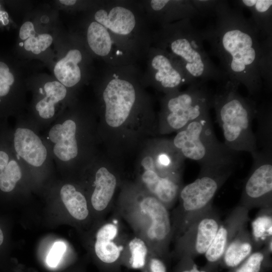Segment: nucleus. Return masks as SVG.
I'll return each mask as SVG.
<instances>
[{"mask_svg":"<svg viewBox=\"0 0 272 272\" xmlns=\"http://www.w3.org/2000/svg\"><path fill=\"white\" fill-rule=\"evenodd\" d=\"M249 211L238 205L221 221L216 234L209 248L205 254L209 265L220 261L223 253L237 232L246 226L249 220Z\"/></svg>","mask_w":272,"mask_h":272,"instance_id":"f3484780","label":"nucleus"},{"mask_svg":"<svg viewBox=\"0 0 272 272\" xmlns=\"http://www.w3.org/2000/svg\"><path fill=\"white\" fill-rule=\"evenodd\" d=\"M145 61L146 69L142 75L143 85L149 84L168 94L178 91L184 85L193 84L179 65L158 47L151 46Z\"/></svg>","mask_w":272,"mask_h":272,"instance_id":"4468645a","label":"nucleus"},{"mask_svg":"<svg viewBox=\"0 0 272 272\" xmlns=\"http://www.w3.org/2000/svg\"><path fill=\"white\" fill-rule=\"evenodd\" d=\"M210 115L188 123L178 131L172 142L184 158L199 165L235 152L217 139Z\"/></svg>","mask_w":272,"mask_h":272,"instance_id":"1a4fd4ad","label":"nucleus"},{"mask_svg":"<svg viewBox=\"0 0 272 272\" xmlns=\"http://www.w3.org/2000/svg\"><path fill=\"white\" fill-rule=\"evenodd\" d=\"M4 241V235L2 229L0 227V246L3 244Z\"/></svg>","mask_w":272,"mask_h":272,"instance_id":"e433bc0d","label":"nucleus"},{"mask_svg":"<svg viewBox=\"0 0 272 272\" xmlns=\"http://www.w3.org/2000/svg\"><path fill=\"white\" fill-rule=\"evenodd\" d=\"M116 214L147 244L150 253L166 260L171 255L173 234L169 210L143 188H127L121 195Z\"/></svg>","mask_w":272,"mask_h":272,"instance_id":"7ed1b4c3","label":"nucleus"},{"mask_svg":"<svg viewBox=\"0 0 272 272\" xmlns=\"http://www.w3.org/2000/svg\"><path fill=\"white\" fill-rule=\"evenodd\" d=\"M252 233L255 250L262 248L272 238V208H260L251 223Z\"/></svg>","mask_w":272,"mask_h":272,"instance_id":"a878e982","label":"nucleus"},{"mask_svg":"<svg viewBox=\"0 0 272 272\" xmlns=\"http://www.w3.org/2000/svg\"><path fill=\"white\" fill-rule=\"evenodd\" d=\"M216 11V25L201 33L203 38L210 42L227 81L242 84L250 95H257L262 87L268 57L267 48L259 41L260 31L237 11L225 5Z\"/></svg>","mask_w":272,"mask_h":272,"instance_id":"f03ea898","label":"nucleus"},{"mask_svg":"<svg viewBox=\"0 0 272 272\" xmlns=\"http://www.w3.org/2000/svg\"><path fill=\"white\" fill-rule=\"evenodd\" d=\"M221 220L218 211L213 206L197 217L176 240L171 255L180 259L193 258L205 254L215 238Z\"/></svg>","mask_w":272,"mask_h":272,"instance_id":"ddd939ff","label":"nucleus"},{"mask_svg":"<svg viewBox=\"0 0 272 272\" xmlns=\"http://www.w3.org/2000/svg\"><path fill=\"white\" fill-rule=\"evenodd\" d=\"M59 2L66 6L74 5L77 1L76 0H60Z\"/></svg>","mask_w":272,"mask_h":272,"instance_id":"c9c22d12","label":"nucleus"},{"mask_svg":"<svg viewBox=\"0 0 272 272\" xmlns=\"http://www.w3.org/2000/svg\"><path fill=\"white\" fill-rule=\"evenodd\" d=\"M15 153L30 174L48 173L54 165L41 132L28 119L18 116L12 127Z\"/></svg>","mask_w":272,"mask_h":272,"instance_id":"9b49d317","label":"nucleus"},{"mask_svg":"<svg viewBox=\"0 0 272 272\" xmlns=\"http://www.w3.org/2000/svg\"><path fill=\"white\" fill-rule=\"evenodd\" d=\"M270 251L265 245L252 252L231 272H261L269 261Z\"/></svg>","mask_w":272,"mask_h":272,"instance_id":"c85d7f7f","label":"nucleus"},{"mask_svg":"<svg viewBox=\"0 0 272 272\" xmlns=\"http://www.w3.org/2000/svg\"><path fill=\"white\" fill-rule=\"evenodd\" d=\"M59 194L72 217L79 221H83L88 218L90 212L86 197L75 185L65 183L60 188Z\"/></svg>","mask_w":272,"mask_h":272,"instance_id":"b1692460","label":"nucleus"},{"mask_svg":"<svg viewBox=\"0 0 272 272\" xmlns=\"http://www.w3.org/2000/svg\"><path fill=\"white\" fill-rule=\"evenodd\" d=\"M257 129L255 133L258 150H272V118L271 107H257L255 118Z\"/></svg>","mask_w":272,"mask_h":272,"instance_id":"bb28decb","label":"nucleus"},{"mask_svg":"<svg viewBox=\"0 0 272 272\" xmlns=\"http://www.w3.org/2000/svg\"><path fill=\"white\" fill-rule=\"evenodd\" d=\"M150 251L146 243L140 238L129 237L122 258V267L141 270L145 265Z\"/></svg>","mask_w":272,"mask_h":272,"instance_id":"393cba45","label":"nucleus"},{"mask_svg":"<svg viewBox=\"0 0 272 272\" xmlns=\"http://www.w3.org/2000/svg\"><path fill=\"white\" fill-rule=\"evenodd\" d=\"M138 65H106L102 77V98L106 122L112 127L123 124L131 114L142 85V71Z\"/></svg>","mask_w":272,"mask_h":272,"instance_id":"0eeeda50","label":"nucleus"},{"mask_svg":"<svg viewBox=\"0 0 272 272\" xmlns=\"http://www.w3.org/2000/svg\"><path fill=\"white\" fill-rule=\"evenodd\" d=\"M256 251L250 232L246 226L236 234L226 248L220 260L227 267L234 268Z\"/></svg>","mask_w":272,"mask_h":272,"instance_id":"4be33fe9","label":"nucleus"},{"mask_svg":"<svg viewBox=\"0 0 272 272\" xmlns=\"http://www.w3.org/2000/svg\"><path fill=\"white\" fill-rule=\"evenodd\" d=\"M67 93L66 87L57 81L47 82L43 90L39 88V93L42 97L35 104L33 115L27 118L40 132L47 128L58 116L56 105L65 99Z\"/></svg>","mask_w":272,"mask_h":272,"instance_id":"a211bd4d","label":"nucleus"},{"mask_svg":"<svg viewBox=\"0 0 272 272\" xmlns=\"http://www.w3.org/2000/svg\"><path fill=\"white\" fill-rule=\"evenodd\" d=\"M225 83L213 94L212 100L224 143L235 152L252 154L258 150L252 126L258 107L253 100L239 93V85L228 81Z\"/></svg>","mask_w":272,"mask_h":272,"instance_id":"423d86ee","label":"nucleus"},{"mask_svg":"<svg viewBox=\"0 0 272 272\" xmlns=\"http://www.w3.org/2000/svg\"><path fill=\"white\" fill-rule=\"evenodd\" d=\"M239 153L200 165L196 179L181 188L171 216L173 238L179 237L198 215L213 206L214 198L240 164Z\"/></svg>","mask_w":272,"mask_h":272,"instance_id":"39448f33","label":"nucleus"},{"mask_svg":"<svg viewBox=\"0 0 272 272\" xmlns=\"http://www.w3.org/2000/svg\"><path fill=\"white\" fill-rule=\"evenodd\" d=\"M116 221H102L96 232L94 251L102 272H121L122 258L129 237Z\"/></svg>","mask_w":272,"mask_h":272,"instance_id":"2eb2a0df","label":"nucleus"},{"mask_svg":"<svg viewBox=\"0 0 272 272\" xmlns=\"http://www.w3.org/2000/svg\"><path fill=\"white\" fill-rule=\"evenodd\" d=\"M12 127L8 122L0 123V193L11 194L16 189L25 174H30L15 153Z\"/></svg>","mask_w":272,"mask_h":272,"instance_id":"dca6fc26","label":"nucleus"},{"mask_svg":"<svg viewBox=\"0 0 272 272\" xmlns=\"http://www.w3.org/2000/svg\"><path fill=\"white\" fill-rule=\"evenodd\" d=\"M14 81V77L8 66L5 62L0 61V104L10 95Z\"/></svg>","mask_w":272,"mask_h":272,"instance_id":"7c9ffc66","label":"nucleus"},{"mask_svg":"<svg viewBox=\"0 0 272 272\" xmlns=\"http://www.w3.org/2000/svg\"><path fill=\"white\" fill-rule=\"evenodd\" d=\"M166 260L157 255L150 253L145 266L141 272H167Z\"/></svg>","mask_w":272,"mask_h":272,"instance_id":"2f4dec72","label":"nucleus"},{"mask_svg":"<svg viewBox=\"0 0 272 272\" xmlns=\"http://www.w3.org/2000/svg\"><path fill=\"white\" fill-rule=\"evenodd\" d=\"M71 114L59 115L41 134L54 165L62 172L71 171L82 156L81 123Z\"/></svg>","mask_w":272,"mask_h":272,"instance_id":"9d476101","label":"nucleus"},{"mask_svg":"<svg viewBox=\"0 0 272 272\" xmlns=\"http://www.w3.org/2000/svg\"><path fill=\"white\" fill-rule=\"evenodd\" d=\"M142 188L162 202L169 210L178 199L182 187L181 178L163 177L155 166L144 169L141 176Z\"/></svg>","mask_w":272,"mask_h":272,"instance_id":"aec40b11","label":"nucleus"},{"mask_svg":"<svg viewBox=\"0 0 272 272\" xmlns=\"http://www.w3.org/2000/svg\"><path fill=\"white\" fill-rule=\"evenodd\" d=\"M152 25L159 26L190 18L194 11L191 3L182 1L150 0L140 1Z\"/></svg>","mask_w":272,"mask_h":272,"instance_id":"6ab92c4d","label":"nucleus"},{"mask_svg":"<svg viewBox=\"0 0 272 272\" xmlns=\"http://www.w3.org/2000/svg\"><path fill=\"white\" fill-rule=\"evenodd\" d=\"M90 194L93 210L103 218L110 210L112 199L117 186L115 175L105 167H100L94 171Z\"/></svg>","mask_w":272,"mask_h":272,"instance_id":"412c9836","label":"nucleus"},{"mask_svg":"<svg viewBox=\"0 0 272 272\" xmlns=\"http://www.w3.org/2000/svg\"><path fill=\"white\" fill-rule=\"evenodd\" d=\"M86 39L106 65H138L152 46V25L140 1H107L94 13Z\"/></svg>","mask_w":272,"mask_h":272,"instance_id":"f257e3e1","label":"nucleus"},{"mask_svg":"<svg viewBox=\"0 0 272 272\" xmlns=\"http://www.w3.org/2000/svg\"><path fill=\"white\" fill-rule=\"evenodd\" d=\"M65 244L61 241L54 243L46 258V263L51 267L56 266L66 250Z\"/></svg>","mask_w":272,"mask_h":272,"instance_id":"473e14b6","label":"nucleus"},{"mask_svg":"<svg viewBox=\"0 0 272 272\" xmlns=\"http://www.w3.org/2000/svg\"><path fill=\"white\" fill-rule=\"evenodd\" d=\"M251 155L252 167L238 205L248 211L272 208V150H258Z\"/></svg>","mask_w":272,"mask_h":272,"instance_id":"f8f14e48","label":"nucleus"},{"mask_svg":"<svg viewBox=\"0 0 272 272\" xmlns=\"http://www.w3.org/2000/svg\"><path fill=\"white\" fill-rule=\"evenodd\" d=\"M159 27L153 30L152 45L166 52L192 84L225 78L205 50L202 33L192 27L189 18Z\"/></svg>","mask_w":272,"mask_h":272,"instance_id":"20e7f679","label":"nucleus"},{"mask_svg":"<svg viewBox=\"0 0 272 272\" xmlns=\"http://www.w3.org/2000/svg\"><path fill=\"white\" fill-rule=\"evenodd\" d=\"M82 59L83 55L81 51L73 49L56 63L54 68V75L65 87H74L80 82L82 73L79 63Z\"/></svg>","mask_w":272,"mask_h":272,"instance_id":"5701e85b","label":"nucleus"},{"mask_svg":"<svg viewBox=\"0 0 272 272\" xmlns=\"http://www.w3.org/2000/svg\"><path fill=\"white\" fill-rule=\"evenodd\" d=\"M212 97L206 83L191 84L184 91L167 94L163 102V130L178 131L190 122L210 114Z\"/></svg>","mask_w":272,"mask_h":272,"instance_id":"6e6552de","label":"nucleus"},{"mask_svg":"<svg viewBox=\"0 0 272 272\" xmlns=\"http://www.w3.org/2000/svg\"><path fill=\"white\" fill-rule=\"evenodd\" d=\"M175 272H208L206 270H199L193 262L192 258L184 256L180 259Z\"/></svg>","mask_w":272,"mask_h":272,"instance_id":"72a5a7b5","label":"nucleus"},{"mask_svg":"<svg viewBox=\"0 0 272 272\" xmlns=\"http://www.w3.org/2000/svg\"><path fill=\"white\" fill-rule=\"evenodd\" d=\"M20 45L22 46L23 45V43L20 44Z\"/></svg>","mask_w":272,"mask_h":272,"instance_id":"4c0bfd02","label":"nucleus"},{"mask_svg":"<svg viewBox=\"0 0 272 272\" xmlns=\"http://www.w3.org/2000/svg\"><path fill=\"white\" fill-rule=\"evenodd\" d=\"M35 31L33 30L25 41L24 46L27 51H31L38 54L45 50L52 43V37L48 34H41L35 36Z\"/></svg>","mask_w":272,"mask_h":272,"instance_id":"c756f323","label":"nucleus"},{"mask_svg":"<svg viewBox=\"0 0 272 272\" xmlns=\"http://www.w3.org/2000/svg\"><path fill=\"white\" fill-rule=\"evenodd\" d=\"M241 2L252 12L254 19L253 23L260 32L262 31L266 34H269L272 1L242 0Z\"/></svg>","mask_w":272,"mask_h":272,"instance_id":"cd10ccee","label":"nucleus"},{"mask_svg":"<svg viewBox=\"0 0 272 272\" xmlns=\"http://www.w3.org/2000/svg\"><path fill=\"white\" fill-rule=\"evenodd\" d=\"M34 29V25L32 22L28 21L24 23L20 29V38L22 40H26L29 34Z\"/></svg>","mask_w":272,"mask_h":272,"instance_id":"f704fd0d","label":"nucleus"}]
</instances>
